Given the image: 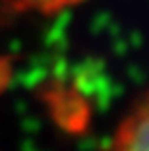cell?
<instances>
[{"label":"cell","instance_id":"6da1fadb","mask_svg":"<svg viewBox=\"0 0 149 151\" xmlns=\"http://www.w3.org/2000/svg\"><path fill=\"white\" fill-rule=\"evenodd\" d=\"M147 138V112L145 109H140V112L124 124L116 151H149Z\"/></svg>","mask_w":149,"mask_h":151}]
</instances>
